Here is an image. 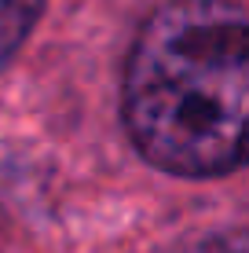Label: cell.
<instances>
[{"label":"cell","mask_w":249,"mask_h":253,"mask_svg":"<svg viewBox=\"0 0 249 253\" xmlns=\"http://www.w3.org/2000/svg\"><path fill=\"white\" fill-rule=\"evenodd\" d=\"M249 30L231 0H176L150 15L125 70V125L150 165L220 176L246 154Z\"/></svg>","instance_id":"obj_1"},{"label":"cell","mask_w":249,"mask_h":253,"mask_svg":"<svg viewBox=\"0 0 249 253\" xmlns=\"http://www.w3.org/2000/svg\"><path fill=\"white\" fill-rule=\"evenodd\" d=\"M40 11L44 0H0V66H7V59L30 37Z\"/></svg>","instance_id":"obj_2"},{"label":"cell","mask_w":249,"mask_h":253,"mask_svg":"<svg viewBox=\"0 0 249 253\" xmlns=\"http://www.w3.org/2000/svg\"><path fill=\"white\" fill-rule=\"evenodd\" d=\"M187 253H246V235L242 231H227V235H213V239L198 242Z\"/></svg>","instance_id":"obj_3"}]
</instances>
